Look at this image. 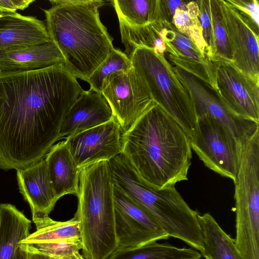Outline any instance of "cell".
<instances>
[{"label":"cell","mask_w":259,"mask_h":259,"mask_svg":"<svg viewBox=\"0 0 259 259\" xmlns=\"http://www.w3.org/2000/svg\"><path fill=\"white\" fill-rule=\"evenodd\" d=\"M83 91L63 63L0 72V169H23L44 159Z\"/></svg>","instance_id":"obj_1"},{"label":"cell","mask_w":259,"mask_h":259,"mask_svg":"<svg viewBox=\"0 0 259 259\" xmlns=\"http://www.w3.org/2000/svg\"><path fill=\"white\" fill-rule=\"evenodd\" d=\"M122 153L141 179L157 190L188 180L192 157L190 138L157 104L121 137Z\"/></svg>","instance_id":"obj_2"},{"label":"cell","mask_w":259,"mask_h":259,"mask_svg":"<svg viewBox=\"0 0 259 259\" xmlns=\"http://www.w3.org/2000/svg\"><path fill=\"white\" fill-rule=\"evenodd\" d=\"M43 10L50 40L76 78L87 81L114 48L113 38L102 23L99 10L105 2L50 0Z\"/></svg>","instance_id":"obj_3"},{"label":"cell","mask_w":259,"mask_h":259,"mask_svg":"<svg viewBox=\"0 0 259 259\" xmlns=\"http://www.w3.org/2000/svg\"><path fill=\"white\" fill-rule=\"evenodd\" d=\"M78 204L84 259H106L118 247L115 231L114 185L108 161L80 169Z\"/></svg>","instance_id":"obj_4"},{"label":"cell","mask_w":259,"mask_h":259,"mask_svg":"<svg viewBox=\"0 0 259 259\" xmlns=\"http://www.w3.org/2000/svg\"><path fill=\"white\" fill-rule=\"evenodd\" d=\"M114 186L149 213L169 237L179 239L198 251L203 249L198 213L192 209L175 187L155 189L144 182L126 159L111 169Z\"/></svg>","instance_id":"obj_5"},{"label":"cell","mask_w":259,"mask_h":259,"mask_svg":"<svg viewBox=\"0 0 259 259\" xmlns=\"http://www.w3.org/2000/svg\"><path fill=\"white\" fill-rule=\"evenodd\" d=\"M132 67L146 85L154 102L172 118L190 137L197 115L192 96L165 55L140 47L130 57Z\"/></svg>","instance_id":"obj_6"},{"label":"cell","mask_w":259,"mask_h":259,"mask_svg":"<svg viewBox=\"0 0 259 259\" xmlns=\"http://www.w3.org/2000/svg\"><path fill=\"white\" fill-rule=\"evenodd\" d=\"M235 185L237 247L249 251L259 246V131L243 144Z\"/></svg>","instance_id":"obj_7"},{"label":"cell","mask_w":259,"mask_h":259,"mask_svg":"<svg viewBox=\"0 0 259 259\" xmlns=\"http://www.w3.org/2000/svg\"><path fill=\"white\" fill-rule=\"evenodd\" d=\"M191 148L204 164L234 181L241 162L243 143L220 121L199 117L190 137Z\"/></svg>","instance_id":"obj_8"},{"label":"cell","mask_w":259,"mask_h":259,"mask_svg":"<svg viewBox=\"0 0 259 259\" xmlns=\"http://www.w3.org/2000/svg\"><path fill=\"white\" fill-rule=\"evenodd\" d=\"M119 122L127 131L146 112L156 104L146 85L133 67L111 74L101 93Z\"/></svg>","instance_id":"obj_9"},{"label":"cell","mask_w":259,"mask_h":259,"mask_svg":"<svg viewBox=\"0 0 259 259\" xmlns=\"http://www.w3.org/2000/svg\"><path fill=\"white\" fill-rule=\"evenodd\" d=\"M117 249L135 248L169 236L146 211L114 186Z\"/></svg>","instance_id":"obj_10"},{"label":"cell","mask_w":259,"mask_h":259,"mask_svg":"<svg viewBox=\"0 0 259 259\" xmlns=\"http://www.w3.org/2000/svg\"><path fill=\"white\" fill-rule=\"evenodd\" d=\"M217 92L228 109L241 118L259 122V83L231 61L214 62Z\"/></svg>","instance_id":"obj_11"},{"label":"cell","mask_w":259,"mask_h":259,"mask_svg":"<svg viewBox=\"0 0 259 259\" xmlns=\"http://www.w3.org/2000/svg\"><path fill=\"white\" fill-rule=\"evenodd\" d=\"M231 62L259 83L258 33L246 18L225 0H219Z\"/></svg>","instance_id":"obj_12"},{"label":"cell","mask_w":259,"mask_h":259,"mask_svg":"<svg viewBox=\"0 0 259 259\" xmlns=\"http://www.w3.org/2000/svg\"><path fill=\"white\" fill-rule=\"evenodd\" d=\"M123 134L114 117L109 121L65 139L77 167L81 168L101 161H109L122 153Z\"/></svg>","instance_id":"obj_13"},{"label":"cell","mask_w":259,"mask_h":259,"mask_svg":"<svg viewBox=\"0 0 259 259\" xmlns=\"http://www.w3.org/2000/svg\"><path fill=\"white\" fill-rule=\"evenodd\" d=\"M174 69L192 97L197 118L206 116L220 121L232 131L243 144L259 131V122L233 114L210 87L178 67L174 66Z\"/></svg>","instance_id":"obj_14"},{"label":"cell","mask_w":259,"mask_h":259,"mask_svg":"<svg viewBox=\"0 0 259 259\" xmlns=\"http://www.w3.org/2000/svg\"><path fill=\"white\" fill-rule=\"evenodd\" d=\"M16 171L19 191L30 206L36 228L50 217L58 201L49 181L45 158Z\"/></svg>","instance_id":"obj_15"},{"label":"cell","mask_w":259,"mask_h":259,"mask_svg":"<svg viewBox=\"0 0 259 259\" xmlns=\"http://www.w3.org/2000/svg\"><path fill=\"white\" fill-rule=\"evenodd\" d=\"M113 117L112 110L102 94L84 90L67 113L60 128L59 140L104 123Z\"/></svg>","instance_id":"obj_16"},{"label":"cell","mask_w":259,"mask_h":259,"mask_svg":"<svg viewBox=\"0 0 259 259\" xmlns=\"http://www.w3.org/2000/svg\"><path fill=\"white\" fill-rule=\"evenodd\" d=\"M51 41L45 23L33 16L0 13V50Z\"/></svg>","instance_id":"obj_17"},{"label":"cell","mask_w":259,"mask_h":259,"mask_svg":"<svg viewBox=\"0 0 259 259\" xmlns=\"http://www.w3.org/2000/svg\"><path fill=\"white\" fill-rule=\"evenodd\" d=\"M31 221L10 203L0 204V259H27L25 244Z\"/></svg>","instance_id":"obj_18"},{"label":"cell","mask_w":259,"mask_h":259,"mask_svg":"<svg viewBox=\"0 0 259 259\" xmlns=\"http://www.w3.org/2000/svg\"><path fill=\"white\" fill-rule=\"evenodd\" d=\"M61 63L63 58L51 41L0 50V72L34 70Z\"/></svg>","instance_id":"obj_19"},{"label":"cell","mask_w":259,"mask_h":259,"mask_svg":"<svg viewBox=\"0 0 259 259\" xmlns=\"http://www.w3.org/2000/svg\"><path fill=\"white\" fill-rule=\"evenodd\" d=\"M49 181L58 200L67 194L78 192L80 169L65 140L54 145L45 157Z\"/></svg>","instance_id":"obj_20"},{"label":"cell","mask_w":259,"mask_h":259,"mask_svg":"<svg viewBox=\"0 0 259 259\" xmlns=\"http://www.w3.org/2000/svg\"><path fill=\"white\" fill-rule=\"evenodd\" d=\"M203 238L200 251L205 259H244L232 239L208 213L198 214Z\"/></svg>","instance_id":"obj_21"},{"label":"cell","mask_w":259,"mask_h":259,"mask_svg":"<svg viewBox=\"0 0 259 259\" xmlns=\"http://www.w3.org/2000/svg\"><path fill=\"white\" fill-rule=\"evenodd\" d=\"M201 256L199 251L192 248L153 241L135 248L116 249L106 259H201Z\"/></svg>","instance_id":"obj_22"},{"label":"cell","mask_w":259,"mask_h":259,"mask_svg":"<svg viewBox=\"0 0 259 259\" xmlns=\"http://www.w3.org/2000/svg\"><path fill=\"white\" fill-rule=\"evenodd\" d=\"M119 20L133 26L162 21L160 0H113Z\"/></svg>","instance_id":"obj_23"},{"label":"cell","mask_w":259,"mask_h":259,"mask_svg":"<svg viewBox=\"0 0 259 259\" xmlns=\"http://www.w3.org/2000/svg\"><path fill=\"white\" fill-rule=\"evenodd\" d=\"M36 229L34 232L30 234L21 243L33 244L62 238L80 236L79 222L74 217L65 222L54 221L49 217Z\"/></svg>","instance_id":"obj_24"},{"label":"cell","mask_w":259,"mask_h":259,"mask_svg":"<svg viewBox=\"0 0 259 259\" xmlns=\"http://www.w3.org/2000/svg\"><path fill=\"white\" fill-rule=\"evenodd\" d=\"M132 67L127 56L120 50L113 48L87 80L90 90L101 94L105 81L111 74L118 71H126Z\"/></svg>","instance_id":"obj_25"},{"label":"cell","mask_w":259,"mask_h":259,"mask_svg":"<svg viewBox=\"0 0 259 259\" xmlns=\"http://www.w3.org/2000/svg\"><path fill=\"white\" fill-rule=\"evenodd\" d=\"M165 57L174 66L190 73L217 92L214 62L210 60L205 62L198 61L170 54H166Z\"/></svg>","instance_id":"obj_26"},{"label":"cell","mask_w":259,"mask_h":259,"mask_svg":"<svg viewBox=\"0 0 259 259\" xmlns=\"http://www.w3.org/2000/svg\"><path fill=\"white\" fill-rule=\"evenodd\" d=\"M214 45L213 62L231 61L227 34L223 22L219 0H209Z\"/></svg>","instance_id":"obj_27"},{"label":"cell","mask_w":259,"mask_h":259,"mask_svg":"<svg viewBox=\"0 0 259 259\" xmlns=\"http://www.w3.org/2000/svg\"><path fill=\"white\" fill-rule=\"evenodd\" d=\"M187 5L176 10L172 23L179 32L191 39L207 57L208 51L202 37L198 18L190 16L186 10Z\"/></svg>","instance_id":"obj_28"},{"label":"cell","mask_w":259,"mask_h":259,"mask_svg":"<svg viewBox=\"0 0 259 259\" xmlns=\"http://www.w3.org/2000/svg\"><path fill=\"white\" fill-rule=\"evenodd\" d=\"M27 245L32 249L54 258L69 256L74 253L79 252L83 246L81 236L65 238Z\"/></svg>","instance_id":"obj_29"},{"label":"cell","mask_w":259,"mask_h":259,"mask_svg":"<svg viewBox=\"0 0 259 259\" xmlns=\"http://www.w3.org/2000/svg\"><path fill=\"white\" fill-rule=\"evenodd\" d=\"M196 1L199 8L198 18L201 28L202 37L207 49L208 57L211 61H213L214 45L209 0Z\"/></svg>","instance_id":"obj_30"},{"label":"cell","mask_w":259,"mask_h":259,"mask_svg":"<svg viewBox=\"0 0 259 259\" xmlns=\"http://www.w3.org/2000/svg\"><path fill=\"white\" fill-rule=\"evenodd\" d=\"M251 23L255 31H259V1L258 0H227Z\"/></svg>","instance_id":"obj_31"},{"label":"cell","mask_w":259,"mask_h":259,"mask_svg":"<svg viewBox=\"0 0 259 259\" xmlns=\"http://www.w3.org/2000/svg\"><path fill=\"white\" fill-rule=\"evenodd\" d=\"M189 1L180 0H160V7L162 21L169 24L172 23L176 10L183 8Z\"/></svg>","instance_id":"obj_32"},{"label":"cell","mask_w":259,"mask_h":259,"mask_svg":"<svg viewBox=\"0 0 259 259\" xmlns=\"http://www.w3.org/2000/svg\"><path fill=\"white\" fill-rule=\"evenodd\" d=\"M34 0H0V13H15L24 10L34 2Z\"/></svg>","instance_id":"obj_33"},{"label":"cell","mask_w":259,"mask_h":259,"mask_svg":"<svg viewBox=\"0 0 259 259\" xmlns=\"http://www.w3.org/2000/svg\"><path fill=\"white\" fill-rule=\"evenodd\" d=\"M25 245L27 251V259H54L47 254L32 249L27 244Z\"/></svg>","instance_id":"obj_34"},{"label":"cell","mask_w":259,"mask_h":259,"mask_svg":"<svg viewBox=\"0 0 259 259\" xmlns=\"http://www.w3.org/2000/svg\"><path fill=\"white\" fill-rule=\"evenodd\" d=\"M54 259H84V258L81 255L79 252L74 253L71 255L68 256L62 257L60 258H54Z\"/></svg>","instance_id":"obj_35"}]
</instances>
